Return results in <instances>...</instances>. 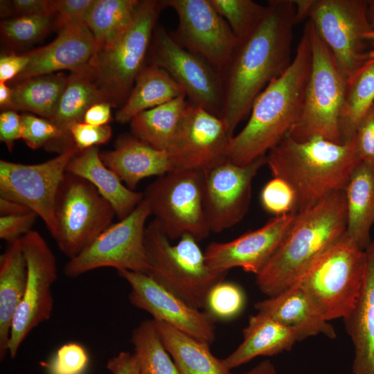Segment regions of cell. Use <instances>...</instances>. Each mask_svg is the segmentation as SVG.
Masks as SVG:
<instances>
[{
    "label": "cell",
    "instance_id": "obj_1",
    "mask_svg": "<svg viewBox=\"0 0 374 374\" xmlns=\"http://www.w3.org/2000/svg\"><path fill=\"white\" fill-rule=\"evenodd\" d=\"M258 26L236 46L220 72L223 107L220 118L233 136L250 114L253 102L292 63L293 28L296 24L292 0H270Z\"/></svg>",
    "mask_w": 374,
    "mask_h": 374
},
{
    "label": "cell",
    "instance_id": "obj_2",
    "mask_svg": "<svg viewBox=\"0 0 374 374\" xmlns=\"http://www.w3.org/2000/svg\"><path fill=\"white\" fill-rule=\"evenodd\" d=\"M312 68V48L304 27L290 66L253 103L248 122L231 137L226 157L245 166L265 157L288 134L301 113Z\"/></svg>",
    "mask_w": 374,
    "mask_h": 374
},
{
    "label": "cell",
    "instance_id": "obj_3",
    "mask_svg": "<svg viewBox=\"0 0 374 374\" xmlns=\"http://www.w3.org/2000/svg\"><path fill=\"white\" fill-rule=\"evenodd\" d=\"M361 161L355 139L337 143L321 136L299 142L288 134L266 155L273 177L284 179L296 197V213L337 191H344Z\"/></svg>",
    "mask_w": 374,
    "mask_h": 374
},
{
    "label": "cell",
    "instance_id": "obj_4",
    "mask_svg": "<svg viewBox=\"0 0 374 374\" xmlns=\"http://www.w3.org/2000/svg\"><path fill=\"white\" fill-rule=\"evenodd\" d=\"M344 191L335 192L297 212L283 242L256 276L260 292L271 297L295 284L308 267L346 233Z\"/></svg>",
    "mask_w": 374,
    "mask_h": 374
},
{
    "label": "cell",
    "instance_id": "obj_5",
    "mask_svg": "<svg viewBox=\"0 0 374 374\" xmlns=\"http://www.w3.org/2000/svg\"><path fill=\"white\" fill-rule=\"evenodd\" d=\"M163 0L139 3L124 30L111 42L97 49L89 62L96 82L113 106L123 104L144 67V60Z\"/></svg>",
    "mask_w": 374,
    "mask_h": 374
},
{
    "label": "cell",
    "instance_id": "obj_6",
    "mask_svg": "<svg viewBox=\"0 0 374 374\" xmlns=\"http://www.w3.org/2000/svg\"><path fill=\"white\" fill-rule=\"evenodd\" d=\"M144 243L146 274L195 308H204L208 291L226 275L208 267L204 252L192 235L185 234L172 244L154 220L145 227Z\"/></svg>",
    "mask_w": 374,
    "mask_h": 374
},
{
    "label": "cell",
    "instance_id": "obj_7",
    "mask_svg": "<svg viewBox=\"0 0 374 374\" xmlns=\"http://www.w3.org/2000/svg\"><path fill=\"white\" fill-rule=\"evenodd\" d=\"M366 267L365 251L345 233L308 267L296 283L326 321L344 318L361 292Z\"/></svg>",
    "mask_w": 374,
    "mask_h": 374
},
{
    "label": "cell",
    "instance_id": "obj_8",
    "mask_svg": "<svg viewBox=\"0 0 374 374\" xmlns=\"http://www.w3.org/2000/svg\"><path fill=\"white\" fill-rule=\"evenodd\" d=\"M304 27L311 43L312 68L301 113L288 135L299 142L321 136L342 143L339 118L347 82L312 22L308 20Z\"/></svg>",
    "mask_w": 374,
    "mask_h": 374
},
{
    "label": "cell",
    "instance_id": "obj_9",
    "mask_svg": "<svg viewBox=\"0 0 374 374\" xmlns=\"http://www.w3.org/2000/svg\"><path fill=\"white\" fill-rule=\"evenodd\" d=\"M368 1L313 0L308 18L347 82L369 60Z\"/></svg>",
    "mask_w": 374,
    "mask_h": 374
},
{
    "label": "cell",
    "instance_id": "obj_10",
    "mask_svg": "<svg viewBox=\"0 0 374 374\" xmlns=\"http://www.w3.org/2000/svg\"><path fill=\"white\" fill-rule=\"evenodd\" d=\"M202 184V171L175 169L146 187L144 199L170 240L189 234L199 242L211 232L203 208Z\"/></svg>",
    "mask_w": 374,
    "mask_h": 374
},
{
    "label": "cell",
    "instance_id": "obj_11",
    "mask_svg": "<svg viewBox=\"0 0 374 374\" xmlns=\"http://www.w3.org/2000/svg\"><path fill=\"white\" fill-rule=\"evenodd\" d=\"M112 206L87 180L66 172L55 201V240L69 259L76 256L112 224Z\"/></svg>",
    "mask_w": 374,
    "mask_h": 374
},
{
    "label": "cell",
    "instance_id": "obj_12",
    "mask_svg": "<svg viewBox=\"0 0 374 374\" xmlns=\"http://www.w3.org/2000/svg\"><path fill=\"white\" fill-rule=\"evenodd\" d=\"M151 215L143 201L126 217L112 224L64 268L68 278H76L102 267H112L147 274L149 266L144 235L145 222Z\"/></svg>",
    "mask_w": 374,
    "mask_h": 374
},
{
    "label": "cell",
    "instance_id": "obj_13",
    "mask_svg": "<svg viewBox=\"0 0 374 374\" xmlns=\"http://www.w3.org/2000/svg\"><path fill=\"white\" fill-rule=\"evenodd\" d=\"M21 240L28 276L10 331L8 354L12 359L28 334L50 319L54 305L51 286L57 278L55 256L39 233L31 230Z\"/></svg>",
    "mask_w": 374,
    "mask_h": 374
},
{
    "label": "cell",
    "instance_id": "obj_14",
    "mask_svg": "<svg viewBox=\"0 0 374 374\" xmlns=\"http://www.w3.org/2000/svg\"><path fill=\"white\" fill-rule=\"evenodd\" d=\"M75 145L46 161L24 164L0 161V197L28 206L44 221L53 238L56 234L55 207L69 161L79 152Z\"/></svg>",
    "mask_w": 374,
    "mask_h": 374
},
{
    "label": "cell",
    "instance_id": "obj_15",
    "mask_svg": "<svg viewBox=\"0 0 374 374\" xmlns=\"http://www.w3.org/2000/svg\"><path fill=\"white\" fill-rule=\"evenodd\" d=\"M151 64L166 71L188 101L220 117L224 101L220 73L202 57L177 44L157 24L152 36Z\"/></svg>",
    "mask_w": 374,
    "mask_h": 374
},
{
    "label": "cell",
    "instance_id": "obj_16",
    "mask_svg": "<svg viewBox=\"0 0 374 374\" xmlns=\"http://www.w3.org/2000/svg\"><path fill=\"white\" fill-rule=\"evenodd\" d=\"M173 9L178 25L170 32L185 49L198 55L220 74L229 61L238 39L226 20L210 0H163Z\"/></svg>",
    "mask_w": 374,
    "mask_h": 374
},
{
    "label": "cell",
    "instance_id": "obj_17",
    "mask_svg": "<svg viewBox=\"0 0 374 374\" xmlns=\"http://www.w3.org/2000/svg\"><path fill=\"white\" fill-rule=\"evenodd\" d=\"M265 164L266 156L245 166L226 159L203 171V208L211 232H222L243 219L250 204L253 179Z\"/></svg>",
    "mask_w": 374,
    "mask_h": 374
},
{
    "label": "cell",
    "instance_id": "obj_18",
    "mask_svg": "<svg viewBox=\"0 0 374 374\" xmlns=\"http://www.w3.org/2000/svg\"><path fill=\"white\" fill-rule=\"evenodd\" d=\"M130 287L129 300L146 311L152 319L163 321L197 339L212 344L215 339L214 320L168 290L146 274L117 271Z\"/></svg>",
    "mask_w": 374,
    "mask_h": 374
},
{
    "label": "cell",
    "instance_id": "obj_19",
    "mask_svg": "<svg viewBox=\"0 0 374 374\" xmlns=\"http://www.w3.org/2000/svg\"><path fill=\"white\" fill-rule=\"evenodd\" d=\"M231 137L219 116L190 103L168 151L175 170L203 172L226 160Z\"/></svg>",
    "mask_w": 374,
    "mask_h": 374
},
{
    "label": "cell",
    "instance_id": "obj_20",
    "mask_svg": "<svg viewBox=\"0 0 374 374\" xmlns=\"http://www.w3.org/2000/svg\"><path fill=\"white\" fill-rule=\"evenodd\" d=\"M296 213L274 216L262 226L224 242L206 248L208 267L217 272L240 267L256 276L265 267L287 235Z\"/></svg>",
    "mask_w": 374,
    "mask_h": 374
},
{
    "label": "cell",
    "instance_id": "obj_21",
    "mask_svg": "<svg viewBox=\"0 0 374 374\" xmlns=\"http://www.w3.org/2000/svg\"><path fill=\"white\" fill-rule=\"evenodd\" d=\"M96 52L95 39L84 22L69 26L47 45L26 53L28 65L15 80L52 74L60 70L74 72L87 67Z\"/></svg>",
    "mask_w": 374,
    "mask_h": 374
},
{
    "label": "cell",
    "instance_id": "obj_22",
    "mask_svg": "<svg viewBox=\"0 0 374 374\" xmlns=\"http://www.w3.org/2000/svg\"><path fill=\"white\" fill-rule=\"evenodd\" d=\"M104 164L134 190L141 180L175 170L167 151L156 149L134 136H121L112 150L100 152Z\"/></svg>",
    "mask_w": 374,
    "mask_h": 374
},
{
    "label": "cell",
    "instance_id": "obj_23",
    "mask_svg": "<svg viewBox=\"0 0 374 374\" xmlns=\"http://www.w3.org/2000/svg\"><path fill=\"white\" fill-rule=\"evenodd\" d=\"M366 267L361 292L344 319L354 346L353 374H374V241L365 249Z\"/></svg>",
    "mask_w": 374,
    "mask_h": 374
},
{
    "label": "cell",
    "instance_id": "obj_24",
    "mask_svg": "<svg viewBox=\"0 0 374 374\" xmlns=\"http://www.w3.org/2000/svg\"><path fill=\"white\" fill-rule=\"evenodd\" d=\"M254 308L258 312L295 330L301 340L318 334L332 339L337 337L333 326L323 317L298 283L276 296L257 302Z\"/></svg>",
    "mask_w": 374,
    "mask_h": 374
},
{
    "label": "cell",
    "instance_id": "obj_25",
    "mask_svg": "<svg viewBox=\"0 0 374 374\" xmlns=\"http://www.w3.org/2000/svg\"><path fill=\"white\" fill-rule=\"evenodd\" d=\"M66 172L90 182L112 206L119 220L129 215L144 198L143 193L127 188L104 164L97 146L79 151L69 161Z\"/></svg>",
    "mask_w": 374,
    "mask_h": 374
},
{
    "label": "cell",
    "instance_id": "obj_26",
    "mask_svg": "<svg viewBox=\"0 0 374 374\" xmlns=\"http://www.w3.org/2000/svg\"><path fill=\"white\" fill-rule=\"evenodd\" d=\"M243 341L229 356L223 359L224 365L231 370L258 356H271L290 350L299 334L271 317L258 312L251 315L242 330Z\"/></svg>",
    "mask_w": 374,
    "mask_h": 374
},
{
    "label": "cell",
    "instance_id": "obj_27",
    "mask_svg": "<svg viewBox=\"0 0 374 374\" xmlns=\"http://www.w3.org/2000/svg\"><path fill=\"white\" fill-rule=\"evenodd\" d=\"M27 266L21 238L9 243L0 257V359L8 354L15 314L24 295Z\"/></svg>",
    "mask_w": 374,
    "mask_h": 374
},
{
    "label": "cell",
    "instance_id": "obj_28",
    "mask_svg": "<svg viewBox=\"0 0 374 374\" xmlns=\"http://www.w3.org/2000/svg\"><path fill=\"white\" fill-rule=\"evenodd\" d=\"M347 208L346 234L362 250L371 244L374 223V164L361 161L344 190Z\"/></svg>",
    "mask_w": 374,
    "mask_h": 374
},
{
    "label": "cell",
    "instance_id": "obj_29",
    "mask_svg": "<svg viewBox=\"0 0 374 374\" xmlns=\"http://www.w3.org/2000/svg\"><path fill=\"white\" fill-rule=\"evenodd\" d=\"M152 320L180 374H233L222 359L212 354L208 343L163 321Z\"/></svg>",
    "mask_w": 374,
    "mask_h": 374
},
{
    "label": "cell",
    "instance_id": "obj_30",
    "mask_svg": "<svg viewBox=\"0 0 374 374\" xmlns=\"http://www.w3.org/2000/svg\"><path fill=\"white\" fill-rule=\"evenodd\" d=\"M185 94L183 89L159 66L145 65L125 103L116 114L120 123L130 122L139 114Z\"/></svg>",
    "mask_w": 374,
    "mask_h": 374
},
{
    "label": "cell",
    "instance_id": "obj_31",
    "mask_svg": "<svg viewBox=\"0 0 374 374\" xmlns=\"http://www.w3.org/2000/svg\"><path fill=\"white\" fill-rule=\"evenodd\" d=\"M189 103L186 94H182L139 114L130 121L132 135L156 149L168 152Z\"/></svg>",
    "mask_w": 374,
    "mask_h": 374
},
{
    "label": "cell",
    "instance_id": "obj_32",
    "mask_svg": "<svg viewBox=\"0 0 374 374\" xmlns=\"http://www.w3.org/2000/svg\"><path fill=\"white\" fill-rule=\"evenodd\" d=\"M107 101L98 88L93 73L88 65L77 71L71 72L66 85L59 100L53 122L69 140L70 127L82 122L87 110L93 104Z\"/></svg>",
    "mask_w": 374,
    "mask_h": 374
},
{
    "label": "cell",
    "instance_id": "obj_33",
    "mask_svg": "<svg viewBox=\"0 0 374 374\" xmlns=\"http://www.w3.org/2000/svg\"><path fill=\"white\" fill-rule=\"evenodd\" d=\"M68 76L62 73L36 76L12 87L13 110H23L52 121Z\"/></svg>",
    "mask_w": 374,
    "mask_h": 374
},
{
    "label": "cell",
    "instance_id": "obj_34",
    "mask_svg": "<svg viewBox=\"0 0 374 374\" xmlns=\"http://www.w3.org/2000/svg\"><path fill=\"white\" fill-rule=\"evenodd\" d=\"M373 104L374 58H371L347 82L339 118L342 143L354 139L359 123Z\"/></svg>",
    "mask_w": 374,
    "mask_h": 374
},
{
    "label": "cell",
    "instance_id": "obj_35",
    "mask_svg": "<svg viewBox=\"0 0 374 374\" xmlns=\"http://www.w3.org/2000/svg\"><path fill=\"white\" fill-rule=\"evenodd\" d=\"M138 0H93L84 19L96 42V51L114 39L127 26Z\"/></svg>",
    "mask_w": 374,
    "mask_h": 374
},
{
    "label": "cell",
    "instance_id": "obj_36",
    "mask_svg": "<svg viewBox=\"0 0 374 374\" xmlns=\"http://www.w3.org/2000/svg\"><path fill=\"white\" fill-rule=\"evenodd\" d=\"M131 341L139 361V374H180L152 319L142 321L134 329Z\"/></svg>",
    "mask_w": 374,
    "mask_h": 374
},
{
    "label": "cell",
    "instance_id": "obj_37",
    "mask_svg": "<svg viewBox=\"0 0 374 374\" xmlns=\"http://www.w3.org/2000/svg\"><path fill=\"white\" fill-rule=\"evenodd\" d=\"M238 40L248 36L264 18L267 7L251 0H210Z\"/></svg>",
    "mask_w": 374,
    "mask_h": 374
},
{
    "label": "cell",
    "instance_id": "obj_38",
    "mask_svg": "<svg viewBox=\"0 0 374 374\" xmlns=\"http://www.w3.org/2000/svg\"><path fill=\"white\" fill-rule=\"evenodd\" d=\"M245 303V294L241 287L223 280L208 291L204 308L214 321H229L242 312Z\"/></svg>",
    "mask_w": 374,
    "mask_h": 374
},
{
    "label": "cell",
    "instance_id": "obj_39",
    "mask_svg": "<svg viewBox=\"0 0 374 374\" xmlns=\"http://www.w3.org/2000/svg\"><path fill=\"white\" fill-rule=\"evenodd\" d=\"M21 118V139L31 149L58 143L60 153L75 146L62 130L51 121L31 114Z\"/></svg>",
    "mask_w": 374,
    "mask_h": 374
},
{
    "label": "cell",
    "instance_id": "obj_40",
    "mask_svg": "<svg viewBox=\"0 0 374 374\" xmlns=\"http://www.w3.org/2000/svg\"><path fill=\"white\" fill-rule=\"evenodd\" d=\"M49 15H25L3 20L1 32L4 37L17 44H30L43 36L53 20Z\"/></svg>",
    "mask_w": 374,
    "mask_h": 374
},
{
    "label": "cell",
    "instance_id": "obj_41",
    "mask_svg": "<svg viewBox=\"0 0 374 374\" xmlns=\"http://www.w3.org/2000/svg\"><path fill=\"white\" fill-rule=\"evenodd\" d=\"M263 209L274 216L296 213V197L292 186L284 179L274 177L260 193Z\"/></svg>",
    "mask_w": 374,
    "mask_h": 374
},
{
    "label": "cell",
    "instance_id": "obj_42",
    "mask_svg": "<svg viewBox=\"0 0 374 374\" xmlns=\"http://www.w3.org/2000/svg\"><path fill=\"white\" fill-rule=\"evenodd\" d=\"M89 355L80 344L70 342L58 348L48 362H42L48 374H83L89 364Z\"/></svg>",
    "mask_w": 374,
    "mask_h": 374
},
{
    "label": "cell",
    "instance_id": "obj_43",
    "mask_svg": "<svg viewBox=\"0 0 374 374\" xmlns=\"http://www.w3.org/2000/svg\"><path fill=\"white\" fill-rule=\"evenodd\" d=\"M93 0L53 1V26L58 33L71 25L84 22Z\"/></svg>",
    "mask_w": 374,
    "mask_h": 374
},
{
    "label": "cell",
    "instance_id": "obj_44",
    "mask_svg": "<svg viewBox=\"0 0 374 374\" xmlns=\"http://www.w3.org/2000/svg\"><path fill=\"white\" fill-rule=\"evenodd\" d=\"M69 134L80 151L107 143L112 136V127L108 125L95 126L84 122L73 123Z\"/></svg>",
    "mask_w": 374,
    "mask_h": 374
},
{
    "label": "cell",
    "instance_id": "obj_45",
    "mask_svg": "<svg viewBox=\"0 0 374 374\" xmlns=\"http://www.w3.org/2000/svg\"><path fill=\"white\" fill-rule=\"evenodd\" d=\"M354 139L360 160L374 164V104L359 123Z\"/></svg>",
    "mask_w": 374,
    "mask_h": 374
},
{
    "label": "cell",
    "instance_id": "obj_46",
    "mask_svg": "<svg viewBox=\"0 0 374 374\" xmlns=\"http://www.w3.org/2000/svg\"><path fill=\"white\" fill-rule=\"evenodd\" d=\"M38 215L33 211L0 217V238L11 243L31 231Z\"/></svg>",
    "mask_w": 374,
    "mask_h": 374
},
{
    "label": "cell",
    "instance_id": "obj_47",
    "mask_svg": "<svg viewBox=\"0 0 374 374\" xmlns=\"http://www.w3.org/2000/svg\"><path fill=\"white\" fill-rule=\"evenodd\" d=\"M21 139V118L15 110H5L0 114V140L10 152L15 141Z\"/></svg>",
    "mask_w": 374,
    "mask_h": 374
},
{
    "label": "cell",
    "instance_id": "obj_48",
    "mask_svg": "<svg viewBox=\"0 0 374 374\" xmlns=\"http://www.w3.org/2000/svg\"><path fill=\"white\" fill-rule=\"evenodd\" d=\"M30 62L26 53L17 55L11 53L0 57V83L15 79L27 67Z\"/></svg>",
    "mask_w": 374,
    "mask_h": 374
},
{
    "label": "cell",
    "instance_id": "obj_49",
    "mask_svg": "<svg viewBox=\"0 0 374 374\" xmlns=\"http://www.w3.org/2000/svg\"><path fill=\"white\" fill-rule=\"evenodd\" d=\"M11 8L19 15L53 16V1L46 0H14Z\"/></svg>",
    "mask_w": 374,
    "mask_h": 374
},
{
    "label": "cell",
    "instance_id": "obj_50",
    "mask_svg": "<svg viewBox=\"0 0 374 374\" xmlns=\"http://www.w3.org/2000/svg\"><path fill=\"white\" fill-rule=\"evenodd\" d=\"M112 374H139V364L134 353L123 351L109 359L106 364Z\"/></svg>",
    "mask_w": 374,
    "mask_h": 374
},
{
    "label": "cell",
    "instance_id": "obj_51",
    "mask_svg": "<svg viewBox=\"0 0 374 374\" xmlns=\"http://www.w3.org/2000/svg\"><path fill=\"white\" fill-rule=\"evenodd\" d=\"M108 101H102L91 105L85 112L82 122L95 126L107 125L112 119L111 107Z\"/></svg>",
    "mask_w": 374,
    "mask_h": 374
},
{
    "label": "cell",
    "instance_id": "obj_52",
    "mask_svg": "<svg viewBox=\"0 0 374 374\" xmlns=\"http://www.w3.org/2000/svg\"><path fill=\"white\" fill-rule=\"evenodd\" d=\"M30 211H32L23 204L0 197L1 216L21 215Z\"/></svg>",
    "mask_w": 374,
    "mask_h": 374
},
{
    "label": "cell",
    "instance_id": "obj_53",
    "mask_svg": "<svg viewBox=\"0 0 374 374\" xmlns=\"http://www.w3.org/2000/svg\"><path fill=\"white\" fill-rule=\"evenodd\" d=\"M12 88L6 83H0V107L3 109L13 110Z\"/></svg>",
    "mask_w": 374,
    "mask_h": 374
},
{
    "label": "cell",
    "instance_id": "obj_54",
    "mask_svg": "<svg viewBox=\"0 0 374 374\" xmlns=\"http://www.w3.org/2000/svg\"><path fill=\"white\" fill-rule=\"evenodd\" d=\"M313 0H297L294 1L296 6V24L308 18V14Z\"/></svg>",
    "mask_w": 374,
    "mask_h": 374
},
{
    "label": "cell",
    "instance_id": "obj_55",
    "mask_svg": "<svg viewBox=\"0 0 374 374\" xmlns=\"http://www.w3.org/2000/svg\"><path fill=\"white\" fill-rule=\"evenodd\" d=\"M243 374H277V373L274 364L269 360L265 359Z\"/></svg>",
    "mask_w": 374,
    "mask_h": 374
},
{
    "label": "cell",
    "instance_id": "obj_56",
    "mask_svg": "<svg viewBox=\"0 0 374 374\" xmlns=\"http://www.w3.org/2000/svg\"><path fill=\"white\" fill-rule=\"evenodd\" d=\"M367 15L371 26L374 30V0L368 1Z\"/></svg>",
    "mask_w": 374,
    "mask_h": 374
},
{
    "label": "cell",
    "instance_id": "obj_57",
    "mask_svg": "<svg viewBox=\"0 0 374 374\" xmlns=\"http://www.w3.org/2000/svg\"><path fill=\"white\" fill-rule=\"evenodd\" d=\"M371 50L369 51V59L374 58V30L371 31L368 37Z\"/></svg>",
    "mask_w": 374,
    "mask_h": 374
}]
</instances>
